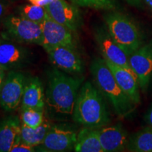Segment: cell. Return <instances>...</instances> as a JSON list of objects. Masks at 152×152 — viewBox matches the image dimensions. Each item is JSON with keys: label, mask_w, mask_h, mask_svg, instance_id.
Segmentation results:
<instances>
[{"label": "cell", "mask_w": 152, "mask_h": 152, "mask_svg": "<svg viewBox=\"0 0 152 152\" xmlns=\"http://www.w3.org/2000/svg\"><path fill=\"white\" fill-rule=\"evenodd\" d=\"M98 134L104 152L123 151L127 149L130 136L121 124L98 128Z\"/></svg>", "instance_id": "5bb4252c"}, {"label": "cell", "mask_w": 152, "mask_h": 152, "mask_svg": "<svg viewBox=\"0 0 152 152\" xmlns=\"http://www.w3.org/2000/svg\"><path fill=\"white\" fill-rule=\"evenodd\" d=\"M29 59L27 49L14 43H0V65L5 71H14L26 64Z\"/></svg>", "instance_id": "9a60e30c"}, {"label": "cell", "mask_w": 152, "mask_h": 152, "mask_svg": "<svg viewBox=\"0 0 152 152\" xmlns=\"http://www.w3.org/2000/svg\"><path fill=\"white\" fill-rule=\"evenodd\" d=\"M129 65L138 79L140 90L147 92L152 79V41L142 45L128 56Z\"/></svg>", "instance_id": "52a82bcc"}, {"label": "cell", "mask_w": 152, "mask_h": 152, "mask_svg": "<svg viewBox=\"0 0 152 152\" xmlns=\"http://www.w3.org/2000/svg\"><path fill=\"white\" fill-rule=\"evenodd\" d=\"M106 64L113 73L117 83L135 105L141 102L140 87L135 73L130 68L120 66L111 62L106 61Z\"/></svg>", "instance_id": "4fadbf2b"}, {"label": "cell", "mask_w": 152, "mask_h": 152, "mask_svg": "<svg viewBox=\"0 0 152 152\" xmlns=\"http://www.w3.org/2000/svg\"><path fill=\"white\" fill-rule=\"evenodd\" d=\"M47 14L53 20L76 33L83 26V17L75 6L66 0H52L45 6Z\"/></svg>", "instance_id": "9c48e42d"}, {"label": "cell", "mask_w": 152, "mask_h": 152, "mask_svg": "<svg viewBox=\"0 0 152 152\" xmlns=\"http://www.w3.org/2000/svg\"><path fill=\"white\" fill-rule=\"evenodd\" d=\"M20 120L23 124L35 128L40 126L45 121L44 110L26 109L21 110Z\"/></svg>", "instance_id": "7402d4cb"}, {"label": "cell", "mask_w": 152, "mask_h": 152, "mask_svg": "<svg viewBox=\"0 0 152 152\" xmlns=\"http://www.w3.org/2000/svg\"><path fill=\"white\" fill-rule=\"evenodd\" d=\"M45 97L42 83L38 77H30L27 80L23 95L20 110L35 109L44 110Z\"/></svg>", "instance_id": "e0dca14e"}, {"label": "cell", "mask_w": 152, "mask_h": 152, "mask_svg": "<svg viewBox=\"0 0 152 152\" xmlns=\"http://www.w3.org/2000/svg\"><path fill=\"white\" fill-rule=\"evenodd\" d=\"M77 133L72 129L60 125L52 126L39 146L42 151L61 152L74 149Z\"/></svg>", "instance_id": "7c38bea8"}, {"label": "cell", "mask_w": 152, "mask_h": 152, "mask_svg": "<svg viewBox=\"0 0 152 152\" xmlns=\"http://www.w3.org/2000/svg\"><path fill=\"white\" fill-rule=\"evenodd\" d=\"M1 42V38H0V43Z\"/></svg>", "instance_id": "4dcf8cb0"}, {"label": "cell", "mask_w": 152, "mask_h": 152, "mask_svg": "<svg viewBox=\"0 0 152 152\" xmlns=\"http://www.w3.org/2000/svg\"><path fill=\"white\" fill-rule=\"evenodd\" d=\"M94 37L104 60L115 65L130 68L128 55L114 40L107 28H101L96 30Z\"/></svg>", "instance_id": "8fae6325"}, {"label": "cell", "mask_w": 152, "mask_h": 152, "mask_svg": "<svg viewBox=\"0 0 152 152\" xmlns=\"http://www.w3.org/2000/svg\"><path fill=\"white\" fill-rule=\"evenodd\" d=\"M126 1L128 4H130V5L137 7V8H141L142 7L141 0H126Z\"/></svg>", "instance_id": "f1b7e54d"}, {"label": "cell", "mask_w": 152, "mask_h": 152, "mask_svg": "<svg viewBox=\"0 0 152 152\" xmlns=\"http://www.w3.org/2000/svg\"><path fill=\"white\" fill-rule=\"evenodd\" d=\"M35 151V147L28 145L21 141L17 142L11 150V152H33Z\"/></svg>", "instance_id": "cb8c5ba5"}, {"label": "cell", "mask_w": 152, "mask_h": 152, "mask_svg": "<svg viewBox=\"0 0 152 152\" xmlns=\"http://www.w3.org/2000/svg\"><path fill=\"white\" fill-rule=\"evenodd\" d=\"M51 128L52 125L46 120L40 126L35 128H30L21 123L20 141L32 147H38L42 143L44 139Z\"/></svg>", "instance_id": "d6986e66"}, {"label": "cell", "mask_w": 152, "mask_h": 152, "mask_svg": "<svg viewBox=\"0 0 152 152\" xmlns=\"http://www.w3.org/2000/svg\"><path fill=\"white\" fill-rule=\"evenodd\" d=\"M40 26L43 35V47L63 46L76 49L75 33L55 21L48 14Z\"/></svg>", "instance_id": "30bf717a"}, {"label": "cell", "mask_w": 152, "mask_h": 152, "mask_svg": "<svg viewBox=\"0 0 152 152\" xmlns=\"http://www.w3.org/2000/svg\"><path fill=\"white\" fill-rule=\"evenodd\" d=\"M83 78L68 75L59 69L52 70L48 80L45 102L56 113L72 115Z\"/></svg>", "instance_id": "7a4b0ae2"}, {"label": "cell", "mask_w": 152, "mask_h": 152, "mask_svg": "<svg viewBox=\"0 0 152 152\" xmlns=\"http://www.w3.org/2000/svg\"><path fill=\"white\" fill-rule=\"evenodd\" d=\"M8 4L5 0H0V23H2L4 19L7 16Z\"/></svg>", "instance_id": "d4e9b609"}, {"label": "cell", "mask_w": 152, "mask_h": 152, "mask_svg": "<svg viewBox=\"0 0 152 152\" xmlns=\"http://www.w3.org/2000/svg\"><path fill=\"white\" fill-rule=\"evenodd\" d=\"M29 1H30V3L34 4L45 7V6L50 3L52 0H29Z\"/></svg>", "instance_id": "4316f807"}, {"label": "cell", "mask_w": 152, "mask_h": 152, "mask_svg": "<svg viewBox=\"0 0 152 152\" xmlns=\"http://www.w3.org/2000/svg\"><path fill=\"white\" fill-rule=\"evenodd\" d=\"M3 36L18 43L42 46L43 35L41 26L19 16L7 15L2 21Z\"/></svg>", "instance_id": "5b68a950"}, {"label": "cell", "mask_w": 152, "mask_h": 152, "mask_svg": "<svg viewBox=\"0 0 152 152\" xmlns=\"http://www.w3.org/2000/svg\"><path fill=\"white\" fill-rule=\"evenodd\" d=\"M74 4L97 10H113L115 8V0H70Z\"/></svg>", "instance_id": "603a6c76"}, {"label": "cell", "mask_w": 152, "mask_h": 152, "mask_svg": "<svg viewBox=\"0 0 152 152\" xmlns=\"http://www.w3.org/2000/svg\"><path fill=\"white\" fill-rule=\"evenodd\" d=\"M104 19L110 35L128 56L142 46L141 33L128 16L119 12H111Z\"/></svg>", "instance_id": "277c9868"}, {"label": "cell", "mask_w": 152, "mask_h": 152, "mask_svg": "<svg viewBox=\"0 0 152 152\" xmlns=\"http://www.w3.org/2000/svg\"><path fill=\"white\" fill-rule=\"evenodd\" d=\"M72 115L75 122L88 128H100L111 123L104 96L88 81L80 89Z\"/></svg>", "instance_id": "6da1fadb"}, {"label": "cell", "mask_w": 152, "mask_h": 152, "mask_svg": "<svg viewBox=\"0 0 152 152\" xmlns=\"http://www.w3.org/2000/svg\"><path fill=\"white\" fill-rule=\"evenodd\" d=\"M127 150L132 152H152V127L147 125L130 136Z\"/></svg>", "instance_id": "ffe728a7"}, {"label": "cell", "mask_w": 152, "mask_h": 152, "mask_svg": "<svg viewBox=\"0 0 152 152\" xmlns=\"http://www.w3.org/2000/svg\"><path fill=\"white\" fill-rule=\"evenodd\" d=\"M73 149L77 152H104L99 137L98 128L85 127L81 129L77 134Z\"/></svg>", "instance_id": "ac0fdd59"}, {"label": "cell", "mask_w": 152, "mask_h": 152, "mask_svg": "<svg viewBox=\"0 0 152 152\" xmlns=\"http://www.w3.org/2000/svg\"><path fill=\"white\" fill-rule=\"evenodd\" d=\"M17 14L25 18L39 24L42 23L47 15L45 7L32 3L19 7Z\"/></svg>", "instance_id": "44dd1931"}, {"label": "cell", "mask_w": 152, "mask_h": 152, "mask_svg": "<svg viewBox=\"0 0 152 152\" xmlns=\"http://www.w3.org/2000/svg\"><path fill=\"white\" fill-rule=\"evenodd\" d=\"M144 121L148 126L152 127V104L146 112L144 116Z\"/></svg>", "instance_id": "484cf974"}, {"label": "cell", "mask_w": 152, "mask_h": 152, "mask_svg": "<svg viewBox=\"0 0 152 152\" xmlns=\"http://www.w3.org/2000/svg\"><path fill=\"white\" fill-rule=\"evenodd\" d=\"M50 61L58 69L71 75H79L84 71V65L75 49L68 47H43Z\"/></svg>", "instance_id": "ba28073f"}, {"label": "cell", "mask_w": 152, "mask_h": 152, "mask_svg": "<svg viewBox=\"0 0 152 152\" xmlns=\"http://www.w3.org/2000/svg\"><path fill=\"white\" fill-rule=\"evenodd\" d=\"M21 124L16 116L0 120V152H11L17 142L20 141Z\"/></svg>", "instance_id": "2e32d148"}, {"label": "cell", "mask_w": 152, "mask_h": 152, "mask_svg": "<svg viewBox=\"0 0 152 152\" xmlns=\"http://www.w3.org/2000/svg\"><path fill=\"white\" fill-rule=\"evenodd\" d=\"M90 71L95 85L109 100L117 116L123 119L130 115L136 105L120 87L105 60L94 58L91 64Z\"/></svg>", "instance_id": "3957f363"}, {"label": "cell", "mask_w": 152, "mask_h": 152, "mask_svg": "<svg viewBox=\"0 0 152 152\" xmlns=\"http://www.w3.org/2000/svg\"><path fill=\"white\" fill-rule=\"evenodd\" d=\"M26 83V75L21 72L14 70L7 74L0 90V106L4 111H13L21 104Z\"/></svg>", "instance_id": "8992f818"}, {"label": "cell", "mask_w": 152, "mask_h": 152, "mask_svg": "<svg viewBox=\"0 0 152 152\" xmlns=\"http://www.w3.org/2000/svg\"><path fill=\"white\" fill-rule=\"evenodd\" d=\"M144 1L152 9V0H144Z\"/></svg>", "instance_id": "f546056e"}, {"label": "cell", "mask_w": 152, "mask_h": 152, "mask_svg": "<svg viewBox=\"0 0 152 152\" xmlns=\"http://www.w3.org/2000/svg\"><path fill=\"white\" fill-rule=\"evenodd\" d=\"M6 71L2 66L0 65V90H1V87H2L4 81L6 77Z\"/></svg>", "instance_id": "83f0119b"}]
</instances>
